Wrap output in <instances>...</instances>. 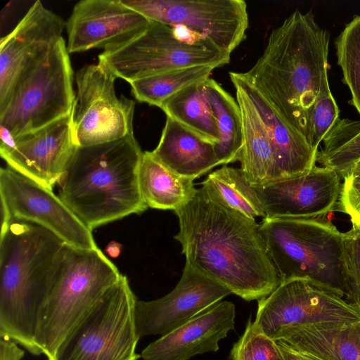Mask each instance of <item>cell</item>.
<instances>
[{
	"mask_svg": "<svg viewBox=\"0 0 360 360\" xmlns=\"http://www.w3.org/2000/svg\"><path fill=\"white\" fill-rule=\"evenodd\" d=\"M186 262L247 301L259 300L281 283L259 224L210 195L202 187L174 211Z\"/></svg>",
	"mask_w": 360,
	"mask_h": 360,
	"instance_id": "obj_1",
	"label": "cell"
},
{
	"mask_svg": "<svg viewBox=\"0 0 360 360\" xmlns=\"http://www.w3.org/2000/svg\"><path fill=\"white\" fill-rule=\"evenodd\" d=\"M329 41L311 11L296 10L271 32L262 56L243 73L309 145L311 116L328 68Z\"/></svg>",
	"mask_w": 360,
	"mask_h": 360,
	"instance_id": "obj_2",
	"label": "cell"
},
{
	"mask_svg": "<svg viewBox=\"0 0 360 360\" xmlns=\"http://www.w3.org/2000/svg\"><path fill=\"white\" fill-rule=\"evenodd\" d=\"M65 244L36 224L1 223L0 338L12 340L33 355L42 354L35 337Z\"/></svg>",
	"mask_w": 360,
	"mask_h": 360,
	"instance_id": "obj_3",
	"label": "cell"
},
{
	"mask_svg": "<svg viewBox=\"0 0 360 360\" xmlns=\"http://www.w3.org/2000/svg\"><path fill=\"white\" fill-rule=\"evenodd\" d=\"M134 134L78 146L58 184V195L90 229L147 210L139 185L143 155Z\"/></svg>",
	"mask_w": 360,
	"mask_h": 360,
	"instance_id": "obj_4",
	"label": "cell"
},
{
	"mask_svg": "<svg viewBox=\"0 0 360 360\" xmlns=\"http://www.w3.org/2000/svg\"><path fill=\"white\" fill-rule=\"evenodd\" d=\"M120 276L98 248L86 250L65 244L35 337L41 353L52 356Z\"/></svg>",
	"mask_w": 360,
	"mask_h": 360,
	"instance_id": "obj_5",
	"label": "cell"
},
{
	"mask_svg": "<svg viewBox=\"0 0 360 360\" xmlns=\"http://www.w3.org/2000/svg\"><path fill=\"white\" fill-rule=\"evenodd\" d=\"M259 231L282 281L309 279L348 298L343 233L333 224L316 218H264Z\"/></svg>",
	"mask_w": 360,
	"mask_h": 360,
	"instance_id": "obj_6",
	"label": "cell"
},
{
	"mask_svg": "<svg viewBox=\"0 0 360 360\" xmlns=\"http://www.w3.org/2000/svg\"><path fill=\"white\" fill-rule=\"evenodd\" d=\"M136 300L121 274L48 360H137Z\"/></svg>",
	"mask_w": 360,
	"mask_h": 360,
	"instance_id": "obj_7",
	"label": "cell"
},
{
	"mask_svg": "<svg viewBox=\"0 0 360 360\" xmlns=\"http://www.w3.org/2000/svg\"><path fill=\"white\" fill-rule=\"evenodd\" d=\"M230 53L210 40L192 44L181 40L171 25L150 21L141 34L98 55V63L129 83L159 73L201 65L219 68Z\"/></svg>",
	"mask_w": 360,
	"mask_h": 360,
	"instance_id": "obj_8",
	"label": "cell"
},
{
	"mask_svg": "<svg viewBox=\"0 0 360 360\" xmlns=\"http://www.w3.org/2000/svg\"><path fill=\"white\" fill-rule=\"evenodd\" d=\"M69 54L62 38L18 84L0 109V125L14 137L37 130L72 113L76 95Z\"/></svg>",
	"mask_w": 360,
	"mask_h": 360,
	"instance_id": "obj_9",
	"label": "cell"
},
{
	"mask_svg": "<svg viewBox=\"0 0 360 360\" xmlns=\"http://www.w3.org/2000/svg\"><path fill=\"white\" fill-rule=\"evenodd\" d=\"M337 291L313 281H283L270 295L258 300L256 328L274 341L292 330L324 322H357L360 307Z\"/></svg>",
	"mask_w": 360,
	"mask_h": 360,
	"instance_id": "obj_10",
	"label": "cell"
},
{
	"mask_svg": "<svg viewBox=\"0 0 360 360\" xmlns=\"http://www.w3.org/2000/svg\"><path fill=\"white\" fill-rule=\"evenodd\" d=\"M116 78L98 63L76 73L72 129L77 146L105 143L134 134L135 102L116 96Z\"/></svg>",
	"mask_w": 360,
	"mask_h": 360,
	"instance_id": "obj_11",
	"label": "cell"
},
{
	"mask_svg": "<svg viewBox=\"0 0 360 360\" xmlns=\"http://www.w3.org/2000/svg\"><path fill=\"white\" fill-rule=\"evenodd\" d=\"M2 220H22L50 231L65 244L86 250L98 248L90 230L56 195L8 166L0 169Z\"/></svg>",
	"mask_w": 360,
	"mask_h": 360,
	"instance_id": "obj_12",
	"label": "cell"
},
{
	"mask_svg": "<svg viewBox=\"0 0 360 360\" xmlns=\"http://www.w3.org/2000/svg\"><path fill=\"white\" fill-rule=\"evenodd\" d=\"M150 21L184 26L231 53L245 39L249 20L243 0H122Z\"/></svg>",
	"mask_w": 360,
	"mask_h": 360,
	"instance_id": "obj_13",
	"label": "cell"
},
{
	"mask_svg": "<svg viewBox=\"0 0 360 360\" xmlns=\"http://www.w3.org/2000/svg\"><path fill=\"white\" fill-rule=\"evenodd\" d=\"M66 22L40 1L0 42V109L18 84L63 37Z\"/></svg>",
	"mask_w": 360,
	"mask_h": 360,
	"instance_id": "obj_14",
	"label": "cell"
},
{
	"mask_svg": "<svg viewBox=\"0 0 360 360\" xmlns=\"http://www.w3.org/2000/svg\"><path fill=\"white\" fill-rule=\"evenodd\" d=\"M231 292L186 262L181 278L166 295L136 300L135 323L139 338L164 335L215 305Z\"/></svg>",
	"mask_w": 360,
	"mask_h": 360,
	"instance_id": "obj_15",
	"label": "cell"
},
{
	"mask_svg": "<svg viewBox=\"0 0 360 360\" xmlns=\"http://www.w3.org/2000/svg\"><path fill=\"white\" fill-rule=\"evenodd\" d=\"M72 116L73 110L42 128L14 137V147L0 153L7 166L53 190L78 147Z\"/></svg>",
	"mask_w": 360,
	"mask_h": 360,
	"instance_id": "obj_16",
	"label": "cell"
},
{
	"mask_svg": "<svg viewBox=\"0 0 360 360\" xmlns=\"http://www.w3.org/2000/svg\"><path fill=\"white\" fill-rule=\"evenodd\" d=\"M150 20L122 0H82L66 22L69 53L109 49L143 32Z\"/></svg>",
	"mask_w": 360,
	"mask_h": 360,
	"instance_id": "obj_17",
	"label": "cell"
},
{
	"mask_svg": "<svg viewBox=\"0 0 360 360\" xmlns=\"http://www.w3.org/2000/svg\"><path fill=\"white\" fill-rule=\"evenodd\" d=\"M341 179L334 170L316 165L307 174L253 187L264 218L311 219L334 210Z\"/></svg>",
	"mask_w": 360,
	"mask_h": 360,
	"instance_id": "obj_18",
	"label": "cell"
},
{
	"mask_svg": "<svg viewBox=\"0 0 360 360\" xmlns=\"http://www.w3.org/2000/svg\"><path fill=\"white\" fill-rule=\"evenodd\" d=\"M235 305L219 302L148 345L143 360H188L219 349V342L235 327Z\"/></svg>",
	"mask_w": 360,
	"mask_h": 360,
	"instance_id": "obj_19",
	"label": "cell"
},
{
	"mask_svg": "<svg viewBox=\"0 0 360 360\" xmlns=\"http://www.w3.org/2000/svg\"><path fill=\"white\" fill-rule=\"evenodd\" d=\"M229 77L232 84L249 98L263 122L275 153L280 180L308 173L316 165L318 151L252 86L243 73L230 72Z\"/></svg>",
	"mask_w": 360,
	"mask_h": 360,
	"instance_id": "obj_20",
	"label": "cell"
},
{
	"mask_svg": "<svg viewBox=\"0 0 360 360\" xmlns=\"http://www.w3.org/2000/svg\"><path fill=\"white\" fill-rule=\"evenodd\" d=\"M153 156L174 173L195 180L219 165L214 144L170 117Z\"/></svg>",
	"mask_w": 360,
	"mask_h": 360,
	"instance_id": "obj_21",
	"label": "cell"
},
{
	"mask_svg": "<svg viewBox=\"0 0 360 360\" xmlns=\"http://www.w3.org/2000/svg\"><path fill=\"white\" fill-rule=\"evenodd\" d=\"M236 101L243 122L240 169L252 186H262L281 179L274 150L254 105L236 85Z\"/></svg>",
	"mask_w": 360,
	"mask_h": 360,
	"instance_id": "obj_22",
	"label": "cell"
},
{
	"mask_svg": "<svg viewBox=\"0 0 360 360\" xmlns=\"http://www.w3.org/2000/svg\"><path fill=\"white\" fill-rule=\"evenodd\" d=\"M278 341L321 360H360V321L311 324L292 330Z\"/></svg>",
	"mask_w": 360,
	"mask_h": 360,
	"instance_id": "obj_23",
	"label": "cell"
},
{
	"mask_svg": "<svg viewBox=\"0 0 360 360\" xmlns=\"http://www.w3.org/2000/svg\"><path fill=\"white\" fill-rule=\"evenodd\" d=\"M193 179L181 176L159 162L150 151L143 153L139 185L148 207L176 210L194 197Z\"/></svg>",
	"mask_w": 360,
	"mask_h": 360,
	"instance_id": "obj_24",
	"label": "cell"
},
{
	"mask_svg": "<svg viewBox=\"0 0 360 360\" xmlns=\"http://www.w3.org/2000/svg\"><path fill=\"white\" fill-rule=\"evenodd\" d=\"M207 98L215 120L219 141L214 145L219 165L239 160L243 146V122L236 100L214 79L205 82Z\"/></svg>",
	"mask_w": 360,
	"mask_h": 360,
	"instance_id": "obj_25",
	"label": "cell"
},
{
	"mask_svg": "<svg viewBox=\"0 0 360 360\" xmlns=\"http://www.w3.org/2000/svg\"><path fill=\"white\" fill-rule=\"evenodd\" d=\"M205 82L181 89L163 101L159 108L168 117L215 145L219 141L218 129L207 98Z\"/></svg>",
	"mask_w": 360,
	"mask_h": 360,
	"instance_id": "obj_26",
	"label": "cell"
},
{
	"mask_svg": "<svg viewBox=\"0 0 360 360\" xmlns=\"http://www.w3.org/2000/svg\"><path fill=\"white\" fill-rule=\"evenodd\" d=\"M202 185L212 198L243 216L253 220L265 217L258 195L240 168L224 165L210 173Z\"/></svg>",
	"mask_w": 360,
	"mask_h": 360,
	"instance_id": "obj_27",
	"label": "cell"
},
{
	"mask_svg": "<svg viewBox=\"0 0 360 360\" xmlns=\"http://www.w3.org/2000/svg\"><path fill=\"white\" fill-rule=\"evenodd\" d=\"M322 142L316 162L343 179L360 161V121L339 118Z\"/></svg>",
	"mask_w": 360,
	"mask_h": 360,
	"instance_id": "obj_28",
	"label": "cell"
},
{
	"mask_svg": "<svg viewBox=\"0 0 360 360\" xmlns=\"http://www.w3.org/2000/svg\"><path fill=\"white\" fill-rule=\"evenodd\" d=\"M215 68L212 65L180 68L139 79L129 84L137 101L160 107L163 101L181 89L205 82Z\"/></svg>",
	"mask_w": 360,
	"mask_h": 360,
	"instance_id": "obj_29",
	"label": "cell"
},
{
	"mask_svg": "<svg viewBox=\"0 0 360 360\" xmlns=\"http://www.w3.org/2000/svg\"><path fill=\"white\" fill-rule=\"evenodd\" d=\"M338 64L349 87L350 103L360 115V15H354L335 40Z\"/></svg>",
	"mask_w": 360,
	"mask_h": 360,
	"instance_id": "obj_30",
	"label": "cell"
},
{
	"mask_svg": "<svg viewBox=\"0 0 360 360\" xmlns=\"http://www.w3.org/2000/svg\"><path fill=\"white\" fill-rule=\"evenodd\" d=\"M230 356L231 360H284L277 342L258 330L250 319Z\"/></svg>",
	"mask_w": 360,
	"mask_h": 360,
	"instance_id": "obj_31",
	"label": "cell"
},
{
	"mask_svg": "<svg viewBox=\"0 0 360 360\" xmlns=\"http://www.w3.org/2000/svg\"><path fill=\"white\" fill-rule=\"evenodd\" d=\"M339 112L329 87L327 72L323 77L311 116L310 146L316 151L325 135L340 118Z\"/></svg>",
	"mask_w": 360,
	"mask_h": 360,
	"instance_id": "obj_32",
	"label": "cell"
},
{
	"mask_svg": "<svg viewBox=\"0 0 360 360\" xmlns=\"http://www.w3.org/2000/svg\"><path fill=\"white\" fill-rule=\"evenodd\" d=\"M343 245L349 291L347 300L360 306V224H352L343 233Z\"/></svg>",
	"mask_w": 360,
	"mask_h": 360,
	"instance_id": "obj_33",
	"label": "cell"
},
{
	"mask_svg": "<svg viewBox=\"0 0 360 360\" xmlns=\"http://www.w3.org/2000/svg\"><path fill=\"white\" fill-rule=\"evenodd\" d=\"M334 210L349 215L352 224H360V173L351 172L344 176Z\"/></svg>",
	"mask_w": 360,
	"mask_h": 360,
	"instance_id": "obj_34",
	"label": "cell"
},
{
	"mask_svg": "<svg viewBox=\"0 0 360 360\" xmlns=\"http://www.w3.org/2000/svg\"><path fill=\"white\" fill-rule=\"evenodd\" d=\"M25 352L12 340L0 338V360H21Z\"/></svg>",
	"mask_w": 360,
	"mask_h": 360,
	"instance_id": "obj_35",
	"label": "cell"
},
{
	"mask_svg": "<svg viewBox=\"0 0 360 360\" xmlns=\"http://www.w3.org/2000/svg\"><path fill=\"white\" fill-rule=\"evenodd\" d=\"M284 360H321L316 356L298 352L282 341H276Z\"/></svg>",
	"mask_w": 360,
	"mask_h": 360,
	"instance_id": "obj_36",
	"label": "cell"
},
{
	"mask_svg": "<svg viewBox=\"0 0 360 360\" xmlns=\"http://www.w3.org/2000/svg\"><path fill=\"white\" fill-rule=\"evenodd\" d=\"M122 248V245L120 243L115 241H111L107 245L105 251L110 257L117 258L121 253Z\"/></svg>",
	"mask_w": 360,
	"mask_h": 360,
	"instance_id": "obj_37",
	"label": "cell"
},
{
	"mask_svg": "<svg viewBox=\"0 0 360 360\" xmlns=\"http://www.w3.org/2000/svg\"><path fill=\"white\" fill-rule=\"evenodd\" d=\"M351 172L360 173V161L353 167Z\"/></svg>",
	"mask_w": 360,
	"mask_h": 360,
	"instance_id": "obj_38",
	"label": "cell"
},
{
	"mask_svg": "<svg viewBox=\"0 0 360 360\" xmlns=\"http://www.w3.org/2000/svg\"><path fill=\"white\" fill-rule=\"evenodd\" d=\"M359 307H360V306H359Z\"/></svg>",
	"mask_w": 360,
	"mask_h": 360,
	"instance_id": "obj_39",
	"label": "cell"
}]
</instances>
